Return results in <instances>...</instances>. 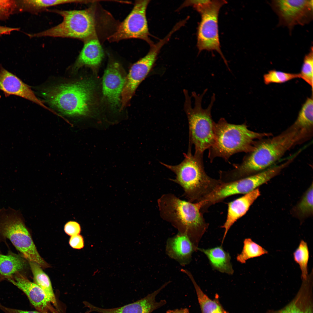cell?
Instances as JSON below:
<instances>
[{
  "mask_svg": "<svg viewBox=\"0 0 313 313\" xmlns=\"http://www.w3.org/2000/svg\"><path fill=\"white\" fill-rule=\"evenodd\" d=\"M181 271L186 274L191 280L195 290L201 313H228L218 299L210 298L201 290L194 279L192 273L186 269Z\"/></svg>",
  "mask_w": 313,
  "mask_h": 313,
  "instance_id": "7402d4cb",
  "label": "cell"
},
{
  "mask_svg": "<svg viewBox=\"0 0 313 313\" xmlns=\"http://www.w3.org/2000/svg\"><path fill=\"white\" fill-rule=\"evenodd\" d=\"M166 313H190L188 309L186 308L169 310Z\"/></svg>",
  "mask_w": 313,
  "mask_h": 313,
  "instance_id": "74e56055",
  "label": "cell"
},
{
  "mask_svg": "<svg viewBox=\"0 0 313 313\" xmlns=\"http://www.w3.org/2000/svg\"><path fill=\"white\" fill-rule=\"evenodd\" d=\"M212 0H191L187 1L185 3V6H191L198 12L200 13L205 9L211 3Z\"/></svg>",
  "mask_w": 313,
  "mask_h": 313,
  "instance_id": "e575fe53",
  "label": "cell"
},
{
  "mask_svg": "<svg viewBox=\"0 0 313 313\" xmlns=\"http://www.w3.org/2000/svg\"><path fill=\"white\" fill-rule=\"evenodd\" d=\"M268 251L261 246L253 241L250 238L245 239L241 253L236 258L237 261L244 264L248 259L261 256L268 254Z\"/></svg>",
  "mask_w": 313,
  "mask_h": 313,
  "instance_id": "4316f807",
  "label": "cell"
},
{
  "mask_svg": "<svg viewBox=\"0 0 313 313\" xmlns=\"http://www.w3.org/2000/svg\"><path fill=\"white\" fill-rule=\"evenodd\" d=\"M170 38L169 35H167L154 44L150 46V50L145 56L132 66L126 77L121 94V108L128 104L139 85L150 72L160 49Z\"/></svg>",
  "mask_w": 313,
  "mask_h": 313,
  "instance_id": "8fae6325",
  "label": "cell"
},
{
  "mask_svg": "<svg viewBox=\"0 0 313 313\" xmlns=\"http://www.w3.org/2000/svg\"><path fill=\"white\" fill-rule=\"evenodd\" d=\"M198 248L186 235L178 232L168 239L165 252L169 257L184 266L190 263L193 253L197 251Z\"/></svg>",
  "mask_w": 313,
  "mask_h": 313,
  "instance_id": "ac0fdd59",
  "label": "cell"
},
{
  "mask_svg": "<svg viewBox=\"0 0 313 313\" xmlns=\"http://www.w3.org/2000/svg\"><path fill=\"white\" fill-rule=\"evenodd\" d=\"M208 258L214 270L222 273L232 275L234 270L231 263L229 253L225 251L222 245L207 249L198 248Z\"/></svg>",
  "mask_w": 313,
  "mask_h": 313,
  "instance_id": "44dd1931",
  "label": "cell"
},
{
  "mask_svg": "<svg viewBox=\"0 0 313 313\" xmlns=\"http://www.w3.org/2000/svg\"><path fill=\"white\" fill-rule=\"evenodd\" d=\"M188 151L187 153H183L184 158L178 165L160 163L175 174V179L170 180L182 188L183 195L188 201L195 203L202 201L222 182L207 174L203 156L192 154L191 149Z\"/></svg>",
  "mask_w": 313,
  "mask_h": 313,
  "instance_id": "277c9868",
  "label": "cell"
},
{
  "mask_svg": "<svg viewBox=\"0 0 313 313\" xmlns=\"http://www.w3.org/2000/svg\"><path fill=\"white\" fill-rule=\"evenodd\" d=\"M17 3L14 0H0V19L9 17L15 9Z\"/></svg>",
  "mask_w": 313,
  "mask_h": 313,
  "instance_id": "1f68e13d",
  "label": "cell"
},
{
  "mask_svg": "<svg viewBox=\"0 0 313 313\" xmlns=\"http://www.w3.org/2000/svg\"><path fill=\"white\" fill-rule=\"evenodd\" d=\"M24 259L14 254H0V278L7 280L18 272H20L25 267Z\"/></svg>",
  "mask_w": 313,
  "mask_h": 313,
  "instance_id": "603a6c76",
  "label": "cell"
},
{
  "mask_svg": "<svg viewBox=\"0 0 313 313\" xmlns=\"http://www.w3.org/2000/svg\"><path fill=\"white\" fill-rule=\"evenodd\" d=\"M0 310L4 313H62L58 310L53 312H42L38 311H26L6 307L0 303Z\"/></svg>",
  "mask_w": 313,
  "mask_h": 313,
  "instance_id": "d590c367",
  "label": "cell"
},
{
  "mask_svg": "<svg viewBox=\"0 0 313 313\" xmlns=\"http://www.w3.org/2000/svg\"><path fill=\"white\" fill-rule=\"evenodd\" d=\"M126 77L121 65L116 62L109 63L103 79V95L111 105L116 108L121 102L120 96Z\"/></svg>",
  "mask_w": 313,
  "mask_h": 313,
  "instance_id": "9a60e30c",
  "label": "cell"
},
{
  "mask_svg": "<svg viewBox=\"0 0 313 313\" xmlns=\"http://www.w3.org/2000/svg\"><path fill=\"white\" fill-rule=\"evenodd\" d=\"M95 83L90 79L52 86L42 92L52 107L70 117L86 115L90 112Z\"/></svg>",
  "mask_w": 313,
  "mask_h": 313,
  "instance_id": "5b68a950",
  "label": "cell"
},
{
  "mask_svg": "<svg viewBox=\"0 0 313 313\" xmlns=\"http://www.w3.org/2000/svg\"><path fill=\"white\" fill-rule=\"evenodd\" d=\"M0 90L6 97L19 96L32 101L55 113L35 96L30 87L12 73L0 67Z\"/></svg>",
  "mask_w": 313,
  "mask_h": 313,
  "instance_id": "e0dca14e",
  "label": "cell"
},
{
  "mask_svg": "<svg viewBox=\"0 0 313 313\" xmlns=\"http://www.w3.org/2000/svg\"><path fill=\"white\" fill-rule=\"evenodd\" d=\"M8 280L22 291L37 311L42 312H53L59 310L51 303L41 289L36 284L30 281L20 272H18Z\"/></svg>",
  "mask_w": 313,
  "mask_h": 313,
  "instance_id": "2e32d148",
  "label": "cell"
},
{
  "mask_svg": "<svg viewBox=\"0 0 313 313\" xmlns=\"http://www.w3.org/2000/svg\"><path fill=\"white\" fill-rule=\"evenodd\" d=\"M298 78H300L299 73H287L274 70L269 71L263 76L264 82L266 85L272 83H282Z\"/></svg>",
  "mask_w": 313,
  "mask_h": 313,
  "instance_id": "f546056e",
  "label": "cell"
},
{
  "mask_svg": "<svg viewBox=\"0 0 313 313\" xmlns=\"http://www.w3.org/2000/svg\"><path fill=\"white\" fill-rule=\"evenodd\" d=\"M214 142L208 149V157L210 162L217 157L227 161L235 154L250 152L259 140L272 136L270 133L250 130L245 123L241 124L229 123L223 118L214 123Z\"/></svg>",
  "mask_w": 313,
  "mask_h": 313,
  "instance_id": "3957f363",
  "label": "cell"
},
{
  "mask_svg": "<svg viewBox=\"0 0 313 313\" xmlns=\"http://www.w3.org/2000/svg\"><path fill=\"white\" fill-rule=\"evenodd\" d=\"M150 0L136 1L132 11L121 23L116 32L108 37L110 41L131 38L142 39L150 46V40L146 17V9Z\"/></svg>",
  "mask_w": 313,
  "mask_h": 313,
  "instance_id": "30bf717a",
  "label": "cell"
},
{
  "mask_svg": "<svg viewBox=\"0 0 313 313\" xmlns=\"http://www.w3.org/2000/svg\"><path fill=\"white\" fill-rule=\"evenodd\" d=\"M313 108L312 94L302 105L294 123L300 128L313 131Z\"/></svg>",
  "mask_w": 313,
  "mask_h": 313,
  "instance_id": "83f0119b",
  "label": "cell"
},
{
  "mask_svg": "<svg viewBox=\"0 0 313 313\" xmlns=\"http://www.w3.org/2000/svg\"><path fill=\"white\" fill-rule=\"evenodd\" d=\"M278 313H312L310 307L303 308L296 301L294 302Z\"/></svg>",
  "mask_w": 313,
  "mask_h": 313,
  "instance_id": "d6a6232c",
  "label": "cell"
},
{
  "mask_svg": "<svg viewBox=\"0 0 313 313\" xmlns=\"http://www.w3.org/2000/svg\"><path fill=\"white\" fill-rule=\"evenodd\" d=\"M84 42V46L73 66L74 71H77L84 66L97 67L99 65L103 58V50L97 38L93 37Z\"/></svg>",
  "mask_w": 313,
  "mask_h": 313,
  "instance_id": "ffe728a7",
  "label": "cell"
},
{
  "mask_svg": "<svg viewBox=\"0 0 313 313\" xmlns=\"http://www.w3.org/2000/svg\"><path fill=\"white\" fill-rule=\"evenodd\" d=\"M313 183L302 196L292 210L294 215L300 220H303L313 214Z\"/></svg>",
  "mask_w": 313,
  "mask_h": 313,
  "instance_id": "d4e9b609",
  "label": "cell"
},
{
  "mask_svg": "<svg viewBox=\"0 0 313 313\" xmlns=\"http://www.w3.org/2000/svg\"><path fill=\"white\" fill-rule=\"evenodd\" d=\"M161 218L179 232L186 235L197 248L209 224L201 212V201L192 203L182 200L174 194H165L157 200Z\"/></svg>",
  "mask_w": 313,
  "mask_h": 313,
  "instance_id": "7a4b0ae2",
  "label": "cell"
},
{
  "mask_svg": "<svg viewBox=\"0 0 313 313\" xmlns=\"http://www.w3.org/2000/svg\"><path fill=\"white\" fill-rule=\"evenodd\" d=\"M0 236L9 239L29 262L43 268L50 267L39 254L19 210L10 207L0 209Z\"/></svg>",
  "mask_w": 313,
  "mask_h": 313,
  "instance_id": "52a82bcc",
  "label": "cell"
},
{
  "mask_svg": "<svg viewBox=\"0 0 313 313\" xmlns=\"http://www.w3.org/2000/svg\"><path fill=\"white\" fill-rule=\"evenodd\" d=\"M294 261L298 264L301 271L302 279L304 281L307 278L308 263L309 258V252L306 242L301 240L299 245L293 253Z\"/></svg>",
  "mask_w": 313,
  "mask_h": 313,
  "instance_id": "f1b7e54d",
  "label": "cell"
},
{
  "mask_svg": "<svg viewBox=\"0 0 313 313\" xmlns=\"http://www.w3.org/2000/svg\"><path fill=\"white\" fill-rule=\"evenodd\" d=\"M167 282L156 290L135 302L123 306L112 308H103L95 306L89 302H83L88 308L87 313H152L166 304L165 300L157 301V295L168 284Z\"/></svg>",
  "mask_w": 313,
  "mask_h": 313,
  "instance_id": "5bb4252c",
  "label": "cell"
},
{
  "mask_svg": "<svg viewBox=\"0 0 313 313\" xmlns=\"http://www.w3.org/2000/svg\"><path fill=\"white\" fill-rule=\"evenodd\" d=\"M260 194L259 189L257 188L229 203L226 219L224 224L221 227L225 230L222 245L231 226L238 219L246 214Z\"/></svg>",
  "mask_w": 313,
  "mask_h": 313,
  "instance_id": "d6986e66",
  "label": "cell"
},
{
  "mask_svg": "<svg viewBox=\"0 0 313 313\" xmlns=\"http://www.w3.org/2000/svg\"><path fill=\"white\" fill-rule=\"evenodd\" d=\"M313 47L312 46L309 52L304 57L301 72L299 73L300 78L311 86L312 91L313 83Z\"/></svg>",
  "mask_w": 313,
  "mask_h": 313,
  "instance_id": "4dcf8cb0",
  "label": "cell"
},
{
  "mask_svg": "<svg viewBox=\"0 0 313 313\" xmlns=\"http://www.w3.org/2000/svg\"><path fill=\"white\" fill-rule=\"evenodd\" d=\"M313 3L312 0H275L270 5L278 17L279 25L291 32L295 26H303L312 20Z\"/></svg>",
  "mask_w": 313,
  "mask_h": 313,
  "instance_id": "7c38bea8",
  "label": "cell"
},
{
  "mask_svg": "<svg viewBox=\"0 0 313 313\" xmlns=\"http://www.w3.org/2000/svg\"><path fill=\"white\" fill-rule=\"evenodd\" d=\"M208 90H204L201 94L192 92L194 99V106L191 105V97L188 91L184 90L185 97L184 109L186 114L189 125V143L188 148L194 146V154L203 156L204 152L214 144L215 136L214 125L211 115V110L215 101V95L213 93L210 102L207 108L203 109L202 106L203 97Z\"/></svg>",
  "mask_w": 313,
  "mask_h": 313,
  "instance_id": "8992f818",
  "label": "cell"
},
{
  "mask_svg": "<svg viewBox=\"0 0 313 313\" xmlns=\"http://www.w3.org/2000/svg\"><path fill=\"white\" fill-rule=\"evenodd\" d=\"M82 1L77 0H27L22 1L25 9L32 13L38 14L46 11L50 7L70 3H82Z\"/></svg>",
  "mask_w": 313,
  "mask_h": 313,
  "instance_id": "484cf974",
  "label": "cell"
},
{
  "mask_svg": "<svg viewBox=\"0 0 313 313\" xmlns=\"http://www.w3.org/2000/svg\"><path fill=\"white\" fill-rule=\"evenodd\" d=\"M64 230L66 234L71 236H75L79 234L81 231V226L76 221H69L64 225Z\"/></svg>",
  "mask_w": 313,
  "mask_h": 313,
  "instance_id": "836d02e7",
  "label": "cell"
},
{
  "mask_svg": "<svg viewBox=\"0 0 313 313\" xmlns=\"http://www.w3.org/2000/svg\"><path fill=\"white\" fill-rule=\"evenodd\" d=\"M227 2L212 0L210 5L200 13L201 21L197 32V47L200 52L216 50L221 55L228 68V63L221 50L218 30V15L220 8Z\"/></svg>",
  "mask_w": 313,
  "mask_h": 313,
  "instance_id": "9c48e42d",
  "label": "cell"
},
{
  "mask_svg": "<svg viewBox=\"0 0 313 313\" xmlns=\"http://www.w3.org/2000/svg\"><path fill=\"white\" fill-rule=\"evenodd\" d=\"M63 18L57 25L41 32L29 34L30 37L69 38L85 41L95 35L94 21L89 10H47Z\"/></svg>",
  "mask_w": 313,
  "mask_h": 313,
  "instance_id": "ba28073f",
  "label": "cell"
},
{
  "mask_svg": "<svg viewBox=\"0 0 313 313\" xmlns=\"http://www.w3.org/2000/svg\"><path fill=\"white\" fill-rule=\"evenodd\" d=\"M271 172L266 169L238 180L222 183L208 196L212 204L223 201L231 196L250 192L272 178Z\"/></svg>",
  "mask_w": 313,
  "mask_h": 313,
  "instance_id": "4fadbf2b",
  "label": "cell"
},
{
  "mask_svg": "<svg viewBox=\"0 0 313 313\" xmlns=\"http://www.w3.org/2000/svg\"><path fill=\"white\" fill-rule=\"evenodd\" d=\"M70 245L73 248L80 249L84 247V241L82 236L80 234L71 236L69 241Z\"/></svg>",
  "mask_w": 313,
  "mask_h": 313,
  "instance_id": "8d00e7d4",
  "label": "cell"
},
{
  "mask_svg": "<svg viewBox=\"0 0 313 313\" xmlns=\"http://www.w3.org/2000/svg\"><path fill=\"white\" fill-rule=\"evenodd\" d=\"M29 263L33 276L34 283L43 291L54 306L59 309L49 277L39 265L32 262H29Z\"/></svg>",
  "mask_w": 313,
  "mask_h": 313,
  "instance_id": "cb8c5ba5",
  "label": "cell"
},
{
  "mask_svg": "<svg viewBox=\"0 0 313 313\" xmlns=\"http://www.w3.org/2000/svg\"><path fill=\"white\" fill-rule=\"evenodd\" d=\"M312 136L309 131L293 123L280 134L259 140L241 163L225 171V178L231 181L262 171L274 165L290 149L306 141Z\"/></svg>",
  "mask_w": 313,
  "mask_h": 313,
  "instance_id": "6da1fadb",
  "label": "cell"
}]
</instances>
